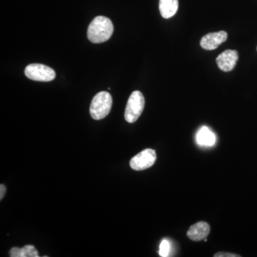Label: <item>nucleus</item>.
<instances>
[{
	"instance_id": "obj_6",
	"label": "nucleus",
	"mask_w": 257,
	"mask_h": 257,
	"mask_svg": "<svg viewBox=\"0 0 257 257\" xmlns=\"http://www.w3.org/2000/svg\"><path fill=\"white\" fill-rule=\"evenodd\" d=\"M239 60L237 51L227 50L223 52L216 59L218 67L225 72L234 69Z\"/></svg>"
},
{
	"instance_id": "obj_9",
	"label": "nucleus",
	"mask_w": 257,
	"mask_h": 257,
	"mask_svg": "<svg viewBox=\"0 0 257 257\" xmlns=\"http://www.w3.org/2000/svg\"><path fill=\"white\" fill-rule=\"evenodd\" d=\"M197 143L200 146L212 147L216 144V135L207 126H202L197 134Z\"/></svg>"
},
{
	"instance_id": "obj_4",
	"label": "nucleus",
	"mask_w": 257,
	"mask_h": 257,
	"mask_svg": "<svg viewBox=\"0 0 257 257\" xmlns=\"http://www.w3.org/2000/svg\"><path fill=\"white\" fill-rule=\"evenodd\" d=\"M28 78L37 82H50L55 79V70L41 64H30L25 68Z\"/></svg>"
},
{
	"instance_id": "obj_16",
	"label": "nucleus",
	"mask_w": 257,
	"mask_h": 257,
	"mask_svg": "<svg viewBox=\"0 0 257 257\" xmlns=\"http://www.w3.org/2000/svg\"><path fill=\"white\" fill-rule=\"evenodd\" d=\"M256 50H257V49H256Z\"/></svg>"
},
{
	"instance_id": "obj_1",
	"label": "nucleus",
	"mask_w": 257,
	"mask_h": 257,
	"mask_svg": "<svg viewBox=\"0 0 257 257\" xmlns=\"http://www.w3.org/2000/svg\"><path fill=\"white\" fill-rule=\"evenodd\" d=\"M113 32L114 26L111 20L106 17L98 16L89 25L87 37L92 43H102L110 39Z\"/></svg>"
},
{
	"instance_id": "obj_15",
	"label": "nucleus",
	"mask_w": 257,
	"mask_h": 257,
	"mask_svg": "<svg viewBox=\"0 0 257 257\" xmlns=\"http://www.w3.org/2000/svg\"><path fill=\"white\" fill-rule=\"evenodd\" d=\"M5 192H6V187L3 184H1L0 185V199L1 200L5 197Z\"/></svg>"
},
{
	"instance_id": "obj_11",
	"label": "nucleus",
	"mask_w": 257,
	"mask_h": 257,
	"mask_svg": "<svg viewBox=\"0 0 257 257\" xmlns=\"http://www.w3.org/2000/svg\"><path fill=\"white\" fill-rule=\"evenodd\" d=\"M38 251L32 245H26L21 248V257H38Z\"/></svg>"
},
{
	"instance_id": "obj_14",
	"label": "nucleus",
	"mask_w": 257,
	"mask_h": 257,
	"mask_svg": "<svg viewBox=\"0 0 257 257\" xmlns=\"http://www.w3.org/2000/svg\"><path fill=\"white\" fill-rule=\"evenodd\" d=\"M214 257H240L239 255L228 252H218L214 255Z\"/></svg>"
},
{
	"instance_id": "obj_5",
	"label": "nucleus",
	"mask_w": 257,
	"mask_h": 257,
	"mask_svg": "<svg viewBox=\"0 0 257 257\" xmlns=\"http://www.w3.org/2000/svg\"><path fill=\"white\" fill-rule=\"evenodd\" d=\"M157 155L155 150L146 149L133 157L130 161V167L134 170H145L155 165Z\"/></svg>"
},
{
	"instance_id": "obj_10",
	"label": "nucleus",
	"mask_w": 257,
	"mask_h": 257,
	"mask_svg": "<svg viewBox=\"0 0 257 257\" xmlns=\"http://www.w3.org/2000/svg\"><path fill=\"white\" fill-rule=\"evenodd\" d=\"M160 12L162 18L170 19L175 16L179 8V0H160Z\"/></svg>"
},
{
	"instance_id": "obj_3",
	"label": "nucleus",
	"mask_w": 257,
	"mask_h": 257,
	"mask_svg": "<svg viewBox=\"0 0 257 257\" xmlns=\"http://www.w3.org/2000/svg\"><path fill=\"white\" fill-rule=\"evenodd\" d=\"M145 105V99L143 93L135 91L128 98L124 118L128 123H134L141 116Z\"/></svg>"
},
{
	"instance_id": "obj_12",
	"label": "nucleus",
	"mask_w": 257,
	"mask_h": 257,
	"mask_svg": "<svg viewBox=\"0 0 257 257\" xmlns=\"http://www.w3.org/2000/svg\"><path fill=\"white\" fill-rule=\"evenodd\" d=\"M170 243L169 242L168 240H162V242L160 243V251L159 253L161 256L167 257L170 256Z\"/></svg>"
},
{
	"instance_id": "obj_8",
	"label": "nucleus",
	"mask_w": 257,
	"mask_h": 257,
	"mask_svg": "<svg viewBox=\"0 0 257 257\" xmlns=\"http://www.w3.org/2000/svg\"><path fill=\"white\" fill-rule=\"evenodd\" d=\"M210 233V226L205 221H199L190 226L187 231V236L194 241L204 240Z\"/></svg>"
},
{
	"instance_id": "obj_13",
	"label": "nucleus",
	"mask_w": 257,
	"mask_h": 257,
	"mask_svg": "<svg viewBox=\"0 0 257 257\" xmlns=\"http://www.w3.org/2000/svg\"><path fill=\"white\" fill-rule=\"evenodd\" d=\"M10 255L11 257H21V248L18 247L12 248L10 251Z\"/></svg>"
},
{
	"instance_id": "obj_2",
	"label": "nucleus",
	"mask_w": 257,
	"mask_h": 257,
	"mask_svg": "<svg viewBox=\"0 0 257 257\" xmlns=\"http://www.w3.org/2000/svg\"><path fill=\"white\" fill-rule=\"evenodd\" d=\"M112 106V97L107 92H101L96 94L91 103V116L95 120H100L106 117L110 112Z\"/></svg>"
},
{
	"instance_id": "obj_7",
	"label": "nucleus",
	"mask_w": 257,
	"mask_h": 257,
	"mask_svg": "<svg viewBox=\"0 0 257 257\" xmlns=\"http://www.w3.org/2000/svg\"><path fill=\"white\" fill-rule=\"evenodd\" d=\"M228 35L225 31L211 32L202 37L201 47L204 50H214L227 40Z\"/></svg>"
}]
</instances>
